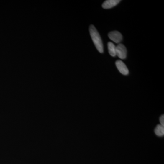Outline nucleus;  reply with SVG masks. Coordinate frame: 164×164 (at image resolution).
Wrapping results in <instances>:
<instances>
[{
	"label": "nucleus",
	"instance_id": "3",
	"mask_svg": "<svg viewBox=\"0 0 164 164\" xmlns=\"http://www.w3.org/2000/svg\"><path fill=\"white\" fill-rule=\"evenodd\" d=\"M108 37L111 40L116 43H119L123 39L122 34L119 32L113 31L109 32Z\"/></svg>",
	"mask_w": 164,
	"mask_h": 164
},
{
	"label": "nucleus",
	"instance_id": "6",
	"mask_svg": "<svg viewBox=\"0 0 164 164\" xmlns=\"http://www.w3.org/2000/svg\"><path fill=\"white\" fill-rule=\"evenodd\" d=\"M108 47L109 54L113 57H115L116 56V46L112 42H109L108 43Z\"/></svg>",
	"mask_w": 164,
	"mask_h": 164
},
{
	"label": "nucleus",
	"instance_id": "7",
	"mask_svg": "<svg viewBox=\"0 0 164 164\" xmlns=\"http://www.w3.org/2000/svg\"><path fill=\"white\" fill-rule=\"evenodd\" d=\"M155 132L157 136H163L164 135V126L160 124H158L155 128Z\"/></svg>",
	"mask_w": 164,
	"mask_h": 164
},
{
	"label": "nucleus",
	"instance_id": "4",
	"mask_svg": "<svg viewBox=\"0 0 164 164\" xmlns=\"http://www.w3.org/2000/svg\"><path fill=\"white\" fill-rule=\"evenodd\" d=\"M116 67L120 73L124 75H127L129 73L127 66L121 60H117L115 62Z\"/></svg>",
	"mask_w": 164,
	"mask_h": 164
},
{
	"label": "nucleus",
	"instance_id": "8",
	"mask_svg": "<svg viewBox=\"0 0 164 164\" xmlns=\"http://www.w3.org/2000/svg\"><path fill=\"white\" fill-rule=\"evenodd\" d=\"M160 124H161V125H162V126H164V115H161V117H160Z\"/></svg>",
	"mask_w": 164,
	"mask_h": 164
},
{
	"label": "nucleus",
	"instance_id": "5",
	"mask_svg": "<svg viewBox=\"0 0 164 164\" xmlns=\"http://www.w3.org/2000/svg\"><path fill=\"white\" fill-rule=\"evenodd\" d=\"M120 2L119 0H107L102 4V7L104 9H109L116 6Z\"/></svg>",
	"mask_w": 164,
	"mask_h": 164
},
{
	"label": "nucleus",
	"instance_id": "1",
	"mask_svg": "<svg viewBox=\"0 0 164 164\" xmlns=\"http://www.w3.org/2000/svg\"><path fill=\"white\" fill-rule=\"evenodd\" d=\"M89 32L95 47L99 53H103V44L101 37L94 25H91L89 27Z\"/></svg>",
	"mask_w": 164,
	"mask_h": 164
},
{
	"label": "nucleus",
	"instance_id": "2",
	"mask_svg": "<svg viewBox=\"0 0 164 164\" xmlns=\"http://www.w3.org/2000/svg\"><path fill=\"white\" fill-rule=\"evenodd\" d=\"M116 56L120 59H124L127 56V49L124 44L119 43L116 46Z\"/></svg>",
	"mask_w": 164,
	"mask_h": 164
}]
</instances>
